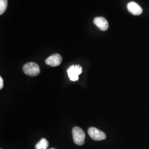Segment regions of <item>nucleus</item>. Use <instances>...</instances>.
<instances>
[{
    "mask_svg": "<svg viewBox=\"0 0 149 149\" xmlns=\"http://www.w3.org/2000/svg\"><path fill=\"white\" fill-rule=\"evenodd\" d=\"M53 149V148H52V149Z\"/></svg>",
    "mask_w": 149,
    "mask_h": 149,
    "instance_id": "obj_12",
    "label": "nucleus"
},
{
    "mask_svg": "<svg viewBox=\"0 0 149 149\" xmlns=\"http://www.w3.org/2000/svg\"><path fill=\"white\" fill-rule=\"evenodd\" d=\"M3 87V80L2 77H0V89H2Z\"/></svg>",
    "mask_w": 149,
    "mask_h": 149,
    "instance_id": "obj_10",
    "label": "nucleus"
},
{
    "mask_svg": "<svg viewBox=\"0 0 149 149\" xmlns=\"http://www.w3.org/2000/svg\"><path fill=\"white\" fill-rule=\"evenodd\" d=\"M82 72V69L80 65H72L68 70V76L72 81H76L79 80V75Z\"/></svg>",
    "mask_w": 149,
    "mask_h": 149,
    "instance_id": "obj_3",
    "label": "nucleus"
},
{
    "mask_svg": "<svg viewBox=\"0 0 149 149\" xmlns=\"http://www.w3.org/2000/svg\"><path fill=\"white\" fill-rule=\"evenodd\" d=\"M94 23L102 31H105L107 30L109 27L108 22L106 19L102 17H96L94 19Z\"/></svg>",
    "mask_w": 149,
    "mask_h": 149,
    "instance_id": "obj_6",
    "label": "nucleus"
},
{
    "mask_svg": "<svg viewBox=\"0 0 149 149\" xmlns=\"http://www.w3.org/2000/svg\"><path fill=\"white\" fill-rule=\"evenodd\" d=\"M36 149H42L40 145L39 144V143H38L36 145Z\"/></svg>",
    "mask_w": 149,
    "mask_h": 149,
    "instance_id": "obj_11",
    "label": "nucleus"
},
{
    "mask_svg": "<svg viewBox=\"0 0 149 149\" xmlns=\"http://www.w3.org/2000/svg\"><path fill=\"white\" fill-rule=\"evenodd\" d=\"M7 0H0V15H2L6 10L7 7Z\"/></svg>",
    "mask_w": 149,
    "mask_h": 149,
    "instance_id": "obj_8",
    "label": "nucleus"
},
{
    "mask_svg": "<svg viewBox=\"0 0 149 149\" xmlns=\"http://www.w3.org/2000/svg\"><path fill=\"white\" fill-rule=\"evenodd\" d=\"M72 135L75 144L78 145H82L85 143V133L81 128L79 127H74L72 129Z\"/></svg>",
    "mask_w": 149,
    "mask_h": 149,
    "instance_id": "obj_2",
    "label": "nucleus"
},
{
    "mask_svg": "<svg viewBox=\"0 0 149 149\" xmlns=\"http://www.w3.org/2000/svg\"><path fill=\"white\" fill-rule=\"evenodd\" d=\"M39 143L42 149H47L48 148V146H49V143H48V141L47 140V139L42 138Z\"/></svg>",
    "mask_w": 149,
    "mask_h": 149,
    "instance_id": "obj_9",
    "label": "nucleus"
},
{
    "mask_svg": "<svg viewBox=\"0 0 149 149\" xmlns=\"http://www.w3.org/2000/svg\"><path fill=\"white\" fill-rule=\"evenodd\" d=\"M128 11H129L132 14L135 16L140 15L142 13L143 10L135 2H131L129 3L127 6Z\"/></svg>",
    "mask_w": 149,
    "mask_h": 149,
    "instance_id": "obj_7",
    "label": "nucleus"
},
{
    "mask_svg": "<svg viewBox=\"0 0 149 149\" xmlns=\"http://www.w3.org/2000/svg\"><path fill=\"white\" fill-rule=\"evenodd\" d=\"M62 57L59 54H54L46 59L45 63L52 67L59 66L62 62Z\"/></svg>",
    "mask_w": 149,
    "mask_h": 149,
    "instance_id": "obj_5",
    "label": "nucleus"
},
{
    "mask_svg": "<svg viewBox=\"0 0 149 149\" xmlns=\"http://www.w3.org/2000/svg\"><path fill=\"white\" fill-rule=\"evenodd\" d=\"M23 71L26 74L29 76H37L40 72L39 65L33 62L25 64L23 67Z\"/></svg>",
    "mask_w": 149,
    "mask_h": 149,
    "instance_id": "obj_1",
    "label": "nucleus"
},
{
    "mask_svg": "<svg viewBox=\"0 0 149 149\" xmlns=\"http://www.w3.org/2000/svg\"><path fill=\"white\" fill-rule=\"evenodd\" d=\"M88 133L91 138L96 141H101L106 139V135L104 132L95 127H91L88 130Z\"/></svg>",
    "mask_w": 149,
    "mask_h": 149,
    "instance_id": "obj_4",
    "label": "nucleus"
}]
</instances>
